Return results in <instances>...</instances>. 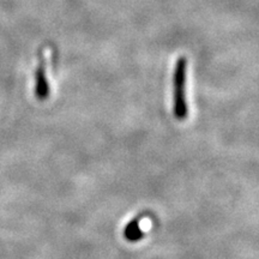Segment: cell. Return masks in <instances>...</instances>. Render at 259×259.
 Wrapping results in <instances>:
<instances>
[{
    "mask_svg": "<svg viewBox=\"0 0 259 259\" xmlns=\"http://www.w3.org/2000/svg\"><path fill=\"white\" fill-rule=\"evenodd\" d=\"M35 83H36V96L38 100H46L48 95H50V84H48L46 72H45L44 65H40L36 70V74H35Z\"/></svg>",
    "mask_w": 259,
    "mask_h": 259,
    "instance_id": "2",
    "label": "cell"
},
{
    "mask_svg": "<svg viewBox=\"0 0 259 259\" xmlns=\"http://www.w3.org/2000/svg\"><path fill=\"white\" fill-rule=\"evenodd\" d=\"M141 220L142 216H138V218L134 219L126 226V228L124 229V236L127 241L137 242L144 236V233L141 229Z\"/></svg>",
    "mask_w": 259,
    "mask_h": 259,
    "instance_id": "3",
    "label": "cell"
},
{
    "mask_svg": "<svg viewBox=\"0 0 259 259\" xmlns=\"http://www.w3.org/2000/svg\"><path fill=\"white\" fill-rule=\"evenodd\" d=\"M187 60L180 57L176 64L173 74V114L177 120H185L189 115L186 100Z\"/></svg>",
    "mask_w": 259,
    "mask_h": 259,
    "instance_id": "1",
    "label": "cell"
}]
</instances>
